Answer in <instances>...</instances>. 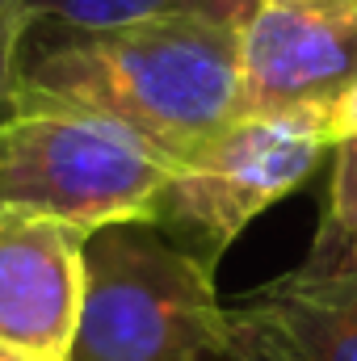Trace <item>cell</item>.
<instances>
[{
    "label": "cell",
    "instance_id": "3",
    "mask_svg": "<svg viewBox=\"0 0 357 361\" xmlns=\"http://www.w3.org/2000/svg\"><path fill=\"white\" fill-rule=\"evenodd\" d=\"M164 177L169 160L109 118L21 97L0 118V214L97 231L147 219Z\"/></svg>",
    "mask_w": 357,
    "mask_h": 361
},
{
    "label": "cell",
    "instance_id": "10",
    "mask_svg": "<svg viewBox=\"0 0 357 361\" xmlns=\"http://www.w3.org/2000/svg\"><path fill=\"white\" fill-rule=\"evenodd\" d=\"M25 0H0V118L13 114L17 68H21V38H25Z\"/></svg>",
    "mask_w": 357,
    "mask_h": 361
},
{
    "label": "cell",
    "instance_id": "4",
    "mask_svg": "<svg viewBox=\"0 0 357 361\" xmlns=\"http://www.w3.org/2000/svg\"><path fill=\"white\" fill-rule=\"evenodd\" d=\"M337 109L257 114L227 122L160 180L147 223L206 265H219L236 235L273 202L294 193L332 147Z\"/></svg>",
    "mask_w": 357,
    "mask_h": 361
},
{
    "label": "cell",
    "instance_id": "11",
    "mask_svg": "<svg viewBox=\"0 0 357 361\" xmlns=\"http://www.w3.org/2000/svg\"><path fill=\"white\" fill-rule=\"evenodd\" d=\"M189 13H202L219 25H231V30H244V21L261 8V0H185Z\"/></svg>",
    "mask_w": 357,
    "mask_h": 361
},
{
    "label": "cell",
    "instance_id": "5",
    "mask_svg": "<svg viewBox=\"0 0 357 361\" xmlns=\"http://www.w3.org/2000/svg\"><path fill=\"white\" fill-rule=\"evenodd\" d=\"M357 85V0H261L240 30V118L337 109Z\"/></svg>",
    "mask_w": 357,
    "mask_h": 361
},
{
    "label": "cell",
    "instance_id": "6",
    "mask_svg": "<svg viewBox=\"0 0 357 361\" xmlns=\"http://www.w3.org/2000/svg\"><path fill=\"white\" fill-rule=\"evenodd\" d=\"M223 361H357V261L298 265L223 302Z\"/></svg>",
    "mask_w": 357,
    "mask_h": 361
},
{
    "label": "cell",
    "instance_id": "8",
    "mask_svg": "<svg viewBox=\"0 0 357 361\" xmlns=\"http://www.w3.org/2000/svg\"><path fill=\"white\" fill-rule=\"evenodd\" d=\"M332 189H328V210L315 231V244L303 265L315 269H341L357 261V85L337 105L332 118Z\"/></svg>",
    "mask_w": 357,
    "mask_h": 361
},
{
    "label": "cell",
    "instance_id": "7",
    "mask_svg": "<svg viewBox=\"0 0 357 361\" xmlns=\"http://www.w3.org/2000/svg\"><path fill=\"white\" fill-rule=\"evenodd\" d=\"M92 231L0 214V345L68 357L85 302V244Z\"/></svg>",
    "mask_w": 357,
    "mask_h": 361
},
{
    "label": "cell",
    "instance_id": "12",
    "mask_svg": "<svg viewBox=\"0 0 357 361\" xmlns=\"http://www.w3.org/2000/svg\"><path fill=\"white\" fill-rule=\"evenodd\" d=\"M0 361H68V357H42V353H25V349H8V345H0Z\"/></svg>",
    "mask_w": 357,
    "mask_h": 361
},
{
    "label": "cell",
    "instance_id": "1",
    "mask_svg": "<svg viewBox=\"0 0 357 361\" xmlns=\"http://www.w3.org/2000/svg\"><path fill=\"white\" fill-rule=\"evenodd\" d=\"M17 97L109 118L173 169L240 118V30L181 8L122 30L21 42Z\"/></svg>",
    "mask_w": 357,
    "mask_h": 361
},
{
    "label": "cell",
    "instance_id": "9",
    "mask_svg": "<svg viewBox=\"0 0 357 361\" xmlns=\"http://www.w3.org/2000/svg\"><path fill=\"white\" fill-rule=\"evenodd\" d=\"M185 0H25V38H72V34H101L139 21H156L181 13Z\"/></svg>",
    "mask_w": 357,
    "mask_h": 361
},
{
    "label": "cell",
    "instance_id": "2",
    "mask_svg": "<svg viewBox=\"0 0 357 361\" xmlns=\"http://www.w3.org/2000/svg\"><path fill=\"white\" fill-rule=\"evenodd\" d=\"M214 265L156 223H105L85 244V302L68 361H223Z\"/></svg>",
    "mask_w": 357,
    "mask_h": 361
}]
</instances>
